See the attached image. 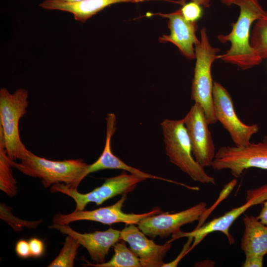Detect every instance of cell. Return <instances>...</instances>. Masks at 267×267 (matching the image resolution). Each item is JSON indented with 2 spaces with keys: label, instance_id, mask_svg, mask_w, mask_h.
<instances>
[{
  "label": "cell",
  "instance_id": "1",
  "mask_svg": "<svg viewBox=\"0 0 267 267\" xmlns=\"http://www.w3.org/2000/svg\"><path fill=\"white\" fill-rule=\"evenodd\" d=\"M227 6L236 5L240 8L237 21L232 24V29L227 35L218 36L222 43H230V47L224 53L218 56L225 62L237 65L243 70L259 65L263 60L250 45V31L252 24L267 17L258 0H221Z\"/></svg>",
  "mask_w": 267,
  "mask_h": 267
},
{
  "label": "cell",
  "instance_id": "2",
  "mask_svg": "<svg viewBox=\"0 0 267 267\" xmlns=\"http://www.w3.org/2000/svg\"><path fill=\"white\" fill-rule=\"evenodd\" d=\"M20 163L10 160L12 167L24 175L41 179L43 185L49 187L63 183L77 189L85 178L88 165L81 159L52 161L39 157L27 150L20 159Z\"/></svg>",
  "mask_w": 267,
  "mask_h": 267
},
{
  "label": "cell",
  "instance_id": "3",
  "mask_svg": "<svg viewBox=\"0 0 267 267\" xmlns=\"http://www.w3.org/2000/svg\"><path fill=\"white\" fill-rule=\"evenodd\" d=\"M166 154L170 162L192 180L203 184H215V178L194 159L191 145L182 119H166L161 123Z\"/></svg>",
  "mask_w": 267,
  "mask_h": 267
},
{
  "label": "cell",
  "instance_id": "4",
  "mask_svg": "<svg viewBox=\"0 0 267 267\" xmlns=\"http://www.w3.org/2000/svg\"><path fill=\"white\" fill-rule=\"evenodd\" d=\"M199 43L195 46L196 63L191 87V99L203 108L209 125L216 123V119L213 100L214 82L211 75V67L218 59L220 49L211 45L207 30L203 28L200 31Z\"/></svg>",
  "mask_w": 267,
  "mask_h": 267
},
{
  "label": "cell",
  "instance_id": "5",
  "mask_svg": "<svg viewBox=\"0 0 267 267\" xmlns=\"http://www.w3.org/2000/svg\"><path fill=\"white\" fill-rule=\"evenodd\" d=\"M28 102V92L24 89L12 93L5 88L0 89V128L7 155L12 161L20 160L28 150L20 139L19 123L27 113Z\"/></svg>",
  "mask_w": 267,
  "mask_h": 267
},
{
  "label": "cell",
  "instance_id": "6",
  "mask_svg": "<svg viewBox=\"0 0 267 267\" xmlns=\"http://www.w3.org/2000/svg\"><path fill=\"white\" fill-rule=\"evenodd\" d=\"M126 172L124 171L118 176L106 178L101 185L86 193H81L77 189L63 183L52 185L50 190L52 193L60 192L69 196L76 203L75 210H84L89 203L100 205L117 195L127 194L134 191L138 183L146 179Z\"/></svg>",
  "mask_w": 267,
  "mask_h": 267
},
{
  "label": "cell",
  "instance_id": "7",
  "mask_svg": "<svg viewBox=\"0 0 267 267\" xmlns=\"http://www.w3.org/2000/svg\"><path fill=\"white\" fill-rule=\"evenodd\" d=\"M211 167L216 171L229 170L236 178L251 168L267 170V136L262 141L246 146L221 147L216 153Z\"/></svg>",
  "mask_w": 267,
  "mask_h": 267
},
{
  "label": "cell",
  "instance_id": "8",
  "mask_svg": "<svg viewBox=\"0 0 267 267\" xmlns=\"http://www.w3.org/2000/svg\"><path fill=\"white\" fill-rule=\"evenodd\" d=\"M266 200H267V184L254 189L248 190L246 203L243 205L232 209L223 215L196 227L190 232H184L180 230L172 234V239L169 241L172 242L179 238L192 236L193 241L189 249L190 252L207 235L219 231L226 236L230 245H231L234 243V239L229 233V229L234 222L250 207L263 203Z\"/></svg>",
  "mask_w": 267,
  "mask_h": 267
},
{
  "label": "cell",
  "instance_id": "9",
  "mask_svg": "<svg viewBox=\"0 0 267 267\" xmlns=\"http://www.w3.org/2000/svg\"><path fill=\"white\" fill-rule=\"evenodd\" d=\"M213 100L216 119L228 132L235 146L244 147L249 144L253 135L258 132L259 126L246 125L239 119L229 93L217 82H214Z\"/></svg>",
  "mask_w": 267,
  "mask_h": 267
},
{
  "label": "cell",
  "instance_id": "10",
  "mask_svg": "<svg viewBox=\"0 0 267 267\" xmlns=\"http://www.w3.org/2000/svg\"><path fill=\"white\" fill-rule=\"evenodd\" d=\"M126 199L127 194H124L116 203L110 206L90 211L75 210L68 214H57L53 218V223L69 224L76 221H89L108 225L118 222L125 223L126 225L138 224L143 218L162 212L160 208L155 207L151 211L143 214L124 213L122 208Z\"/></svg>",
  "mask_w": 267,
  "mask_h": 267
},
{
  "label": "cell",
  "instance_id": "11",
  "mask_svg": "<svg viewBox=\"0 0 267 267\" xmlns=\"http://www.w3.org/2000/svg\"><path fill=\"white\" fill-rule=\"evenodd\" d=\"M182 120L194 159L204 168L211 167L216 154L215 147L203 108L194 102Z\"/></svg>",
  "mask_w": 267,
  "mask_h": 267
},
{
  "label": "cell",
  "instance_id": "12",
  "mask_svg": "<svg viewBox=\"0 0 267 267\" xmlns=\"http://www.w3.org/2000/svg\"><path fill=\"white\" fill-rule=\"evenodd\" d=\"M208 211L202 201L186 210L175 213H159L146 217L138 223V227L146 236L167 237L179 231L181 226L200 221Z\"/></svg>",
  "mask_w": 267,
  "mask_h": 267
},
{
  "label": "cell",
  "instance_id": "13",
  "mask_svg": "<svg viewBox=\"0 0 267 267\" xmlns=\"http://www.w3.org/2000/svg\"><path fill=\"white\" fill-rule=\"evenodd\" d=\"M121 240L127 242L130 249L139 258L142 267H162L164 259L172 246L168 241L158 245L134 224H130L121 231Z\"/></svg>",
  "mask_w": 267,
  "mask_h": 267
},
{
  "label": "cell",
  "instance_id": "14",
  "mask_svg": "<svg viewBox=\"0 0 267 267\" xmlns=\"http://www.w3.org/2000/svg\"><path fill=\"white\" fill-rule=\"evenodd\" d=\"M49 227L75 238L87 249L91 259L95 264L105 262L110 249L121 240V231L111 227L105 231L84 233L75 231L68 224L53 223Z\"/></svg>",
  "mask_w": 267,
  "mask_h": 267
},
{
  "label": "cell",
  "instance_id": "15",
  "mask_svg": "<svg viewBox=\"0 0 267 267\" xmlns=\"http://www.w3.org/2000/svg\"><path fill=\"white\" fill-rule=\"evenodd\" d=\"M169 19L168 28L170 34L159 38L161 42H170L176 45L180 52L188 59L195 58V46L199 43L195 32L197 29L196 22L186 20L180 8L174 12L160 14Z\"/></svg>",
  "mask_w": 267,
  "mask_h": 267
},
{
  "label": "cell",
  "instance_id": "16",
  "mask_svg": "<svg viewBox=\"0 0 267 267\" xmlns=\"http://www.w3.org/2000/svg\"><path fill=\"white\" fill-rule=\"evenodd\" d=\"M106 140L103 152L95 162L90 165H88L85 173V178L89 174L98 171L106 169H118L128 172L132 174L145 179H159L176 184H179V182L143 172L127 165L115 156L112 153L111 148V138L116 130L115 115L114 113H108L106 117Z\"/></svg>",
  "mask_w": 267,
  "mask_h": 267
},
{
  "label": "cell",
  "instance_id": "17",
  "mask_svg": "<svg viewBox=\"0 0 267 267\" xmlns=\"http://www.w3.org/2000/svg\"><path fill=\"white\" fill-rule=\"evenodd\" d=\"M132 2L133 0H82L70 2L63 0H44L39 6L46 10H58L70 12L74 19L85 22L91 16L112 4Z\"/></svg>",
  "mask_w": 267,
  "mask_h": 267
},
{
  "label": "cell",
  "instance_id": "18",
  "mask_svg": "<svg viewBox=\"0 0 267 267\" xmlns=\"http://www.w3.org/2000/svg\"><path fill=\"white\" fill-rule=\"evenodd\" d=\"M244 230L240 248L245 256H263L267 254V225L257 217L244 215Z\"/></svg>",
  "mask_w": 267,
  "mask_h": 267
},
{
  "label": "cell",
  "instance_id": "19",
  "mask_svg": "<svg viewBox=\"0 0 267 267\" xmlns=\"http://www.w3.org/2000/svg\"><path fill=\"white\" fill-rule=\"evenodd\" d=\"M12 167L5 150L3 132L0 128V189L11 197L15 196L18 191Z\"/></svg>",
  "mask_w": 267,
  "mask_h": 267
},
{
  "label": "cell",
  "instance_id": "20",
  "mask_svg": "<svg viewBox=\"0 0 267 267\" xmlns=\"http://www.w3.org/2000/svg\"><path fill=\"white\" fill-rule=\"evenodd\" d=\"M122 240L113 247L114 254L108 262L102 264H91L87 261L86 266L95 267H141L139 258L126 246Z\"/></svg>",
  "mask_w": 267,
  "mask_h": 267
},
{
  "label": "cell",
  "instance_id": "21",
  "mask_svg": "<svg viewBox=\"0 0 267 267\" xmlns=\"http://www.w3.org/2000/svg\"><path fill=\"white\" fill-rule=\"evenodd\" d=\"M73 237L67 235L63 247L58 256L47 266L48 267H73L80 246Z\"/></svg>",
  "mask_w": 267,
  "mask_h": 267
},
{
  "label": "cell",
  "instance_id": "22",
  "mask_svg": "<svg viewBox=\"0 0 267 267\" xmlns=\"http://www.w3.org/2000/svg\"><path fill=\"white\" fill-rule=\"evenodd\" d=\"M250 43L251 47L262 60L267 58V17L255 22Z\"/></svg>",
  "mask_w": 267,
  "mask_h": 267
},
{
  "label": "cell",
  "instance_id": "23",
  "mask_svg": "<svg viewBox=\"0 0 267 267\" xmlns=\"http://www.w3.org/2000/svg\"><path fill=\"white\" fill-rule=\"evenodd\" d=\"M0 219L6 222L15 231H21L23 227L36 228L42 222V220L27 221L15 217L11 213V208L4 203L0 205Z\"/></svg>",
  "mask_w": 267,
  "mask_h": 267
},
{
  "label": "cell",
  "instance_id": "24",
  "mask_svg": "<svg viewBox=\"0 0 267 267\" xmlns=\"http://www.w3.org/2000/svg\"><path fill=\"white\" fill-rule=\"evenodd\" d=\"M180 10L185 19L190 22H196L202 14L201 5L194 1L184 4Z\"/></svg>",
  "mask_w": 267,
  "mask_h": 267
},
{
  "label": "cell",
  "instance_id": "25",
  "mask_svg": "<svg viewBox=\"0 0 267 267\" xmlns=\"http://www.w3.org/2000/svg\"><path fill=\"white\" fill-rule=\"evenodd\" d=\"M31 257L38 258L43 255L44 250L43 242L37 238H32L29 241Z\"/></svg>",
  "mask_w": 267,
  "mask_h": 267
},
{
  "label": "cell",
  "instance_id": "26",
  "mask_svg": "<svg viewBox=\"0 0 267 267\" xmlns=\"http://www.w3.org/2000/svg\"><path fill=\"white\" fill-rule=\"evenodd\" d=\"M15 250L17 256L21 258L31 257V252L29 242L21 239L15 245Z\"/></svg>",
  "mask_w": 267,
  "mask_h": 267
},
{
  "label": "cell",
  "instance_id": "27",
  "mask_svg": "<svg viewBox=\"0 0 267 267\" xmlns=\"http://www.w3.org/2000/svg\"><path fill=\"white\" fill-rule=\"evenodd\" d=\"M187 238L188 240L187 242L184 245L183 249L178 256L174 261L169 263H164L162 267H177L181 259L189 252V249L191 243L193 242V238L192 236H189Z\"/></svg>",
  "mask_w": 267,
  "mask_h": 267
},
{
  "label": "cell",
  "instance_id": "28",
  "mask_svg": "<svg viewBox=\"0 0 267 267\" xmlns=\"http://www.w3.org/2000/svg\"><path fill=\"white\" fill-rule=\"evenodd\" d=\"M264 257L254 255L245 256V259L242 264L243 267H262Z\"/></svg>",
  "mask_w": 267,
  "mask_h": 267
},
{
  "label": "cell",
  "instance_id": "29",
  "mask_svg": "<svg viewBox=\"0 0 267 267\" xmlns=\"http://www.w3.org/2000/svg\"><path fill=\"white\" fill-rule=\"evenodd\" d=\"M263 204L261 211L257 217L262 223L267 225V200Z\"/></svg>",
  "mask_w": 267,
  "mask_h": 267
},
{
  "label": "cell",
  "instance_id": "30",
  "mask_svg": "<svg viewBox=\"0 0 267 267\" xmlns=\"http://www.w3.org/2000/svg\"><path fill=\"white\" fill-rule=\"evenodd\" d=\"M192 1H195L204 7H208L210 5V0H192Z\"/></svg>",
  "mask_w": 267,
  "mask_h": 267
},
{
  "label": "cell",
  "instance_id": "31",
  "mask_svg": "<svg viewBox=\"0 0 267 267\" xmlns=\"http://www.w3.org/2000/svg\"><path fill=\"white\" fill-rule=\"evenodd\" d=\"M65 0V1H70V2H75V1H81V0ZM134 2H140V1H143V0H133Z\"/></svg>",
  "mask_w": 267,
  "mask_h": 267
}]
</instances>
